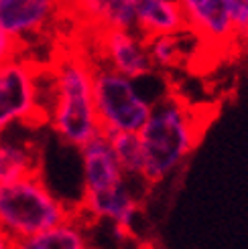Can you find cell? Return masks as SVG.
Here are the masks:
<instances>
[{
    "label": "cell",
    "mask_w": 248,
    "mask_h": 249,
    "mask_svg": "<svg viewBox=\"0 0 248 249\" xmlns=\"http://www.w3.org/2000/svg\"><path fill=\"white\" fill-rule=\"evenodd\" d=\"M202 114L177 93L157 97L143 128L141 140L143 168L141 180L146 186L163 182L197 148L204 134Z\"/></svg>",
    "instance_id": "6da1fadb"
},
{
    "label": "cell",
    "mask_w": 248,
    "mask_h": 249,
    "mask_svg": "<svg viewBox=\"0 0 248 249\" xmlns=\"http://www.w3.org/2000/svg\"><path fill=\"white\" fill-rule=\"evenodd\" d=\"M47 122L73 148L102 132L94 106V63L82 53H63L55 61Z\"/></svg>",
    "instance_id": "7a4b0ae2"
},
{
    "label": "cell",
    "mask_w": 248,
    "mask_h": 249,
    "mask_svg": "<svg viewBox=\"0 0 248 249\" xmlns=\"http://www.w3.org/2000/svg\"><path fill=\"white\" fill-rule=\"evenodd\" d=\"M73 213L47 189L41 174L0 184V229L15 241L51 229Z\"/></svg>",
    "instance_id": "3957f363"
},
{
    "label": "cell",
    "mask_w": 248,
    "mask_h": 249,
    "mask_svg": "<svg viewBox=\"0 0 248 249\" xmlns=\"http://www.w3.org/2000/svg\"><path fill=\"white\" fill-rule=\"evenodd\" d=\"M94 106L104 134L139 132L148 118L153 99L134 81L104 63H94Z\"/></svg>",
    "instance_id": "277c9868"
},
{
    "label": "cell",
    "mask_w": 248,
    "mask_h": 249,
    "mask_svg": "<svg viewBox=\"0 0 248 249\" xmlns=\"http://www.w3.org/2000/svg\"><path fill=\"white\" fill-rule=\"evenodd\" d=\"M15 122H47L39 104V67L21 55L0 65V130Z\"/></svg>",
    "instance_id": "5b68a950"
},
{
    "label": "cell",
    "mask_w": 248,
    "mask_h": 249,
    "mask_svg": "<svg viewBox=\"0 0 248 249\" xmlns=\"http://www.w3.org/2000/svg\"><path fill=\"white\" fill-rule=\"evenodd\" d=\"M98 53L102 63L134 81L151 77L155 73L146 39L134 29L98 31Z\"/></svg>",
    "instance_id": "8992f818"
},
{
    "label": "cell",
    "mask_w": 248,
    "mask_h": 249,
    "mask_svg": "<svg viewBox=\"0 0 248 249\" xmlns=\"http://www.w3.org/2000/svg\"><path fill=\"white\" fill-rule=\"evenodd\" d=\"M185 33L214 51L234 49V24L228 0H177Z\"/></svg>",
    "instance_id": "52a82bcc"
},
{
    "label": "cell",
    "mask_w": 248,
    "mask_h": 249,
    "mask_svg": "<svg viewBox=\"0 0 248 249\" xmlns=\"http://www.w3.org/2000/svg\"><path fill=\"white\" fill-rule=\"evenodd\" d=\"M63 2L65 0H0V29L24 47L55 22Z\"/></svg>",
    "instance_id": "ba28073f"
},
{
    "label": "cell",
    "mask_w": 248,
    "mask_h": 249,
    "mask_svg": "<svg viewBox=\"0 0 248 249\" xmlns=\"http://www.w3.org/2000/svg\"><path fill=\"white\" fill-rule=\"evenodd\" d=\"M78 211L94 219H106L112 223L114 229L130 235L136 217L141 213V198L130 186V178H126L112 189L100 193H83Z\"/></svg>",
    "instance_id": "9c48e42d"
},
{
    "label": "cell",
    "mask_w": 248,
    "mask_h": 249,
    "mask_svg": "<svg viewBox=\"0 0 248 249\" xmlns=\"http://www.w3.org/2000/svg\"><path fill=\"white\" fill-rule=\"evenodd\" d=\"M80 152L83 170V193H100L126 180L114 156L108 134H96L92 140L80 146Z\"/></svg>",
    "instance_id": "30bf717a"
},
{
    "label": "cell",
    "mask_w": 248,
    "mask_h": 249,
    "mask_svg": "<svg viewBox=\"0 0 248 249\" xmlns=\"http://www.w3.org/2000/svg\"><path fill=\"white\" fill-rule=\"evenodd\" d=\"M128 2L134 17V31H139L145 39L185 31L177 0H128Z\"/></svg>",
    "instance_id": "8fae6325"
},
{
    "label": "cell",
    "mask_w": 248,
    "mask_h": 249,
    "mask_svg": "<svg viewBox=\"0 0 248 249\" xmlns=\"http://www.w3.org/2000/svg\"><path fill=\"white\" fill-rule=\"evenodd\" d=\"M71 10L98 31L134 29V17L128 0H65Z\"/></svg>",
    "instance_id": "7c38bea8"
},
{
    "label": "cell",
    "mask_w": 248,
    "mask_h": 249,
    "mask_svg": "<svg viewBox=\"0 0 248 249\" xmlns=\"http://www.w3.org/2000/svg\"><path fill=\"white\" fill-rule=\"evenodd\" d=\"M12 249H88L80 211L51 229L12 241Z\"/></svg>",
    "instance_id": "4fadbf2b"
},
{
    "label": "cell",
    "mask_w": 248,
    "mask_h": 249,
    "mask_svg": "<svg viewBox=\"0 0 248 249\" xmlns=\"http://www.w3.org/2000/svg\"><path fill=\"white\" fill-rule=\"evenodd\" d=\"M39 174V152L31 144L0 142V184Z\"/></svg>",
    "instance_id": "5bb4252c"
},
{
    "label": "cell",
    "mask_w": 248,
    "mask_h": 249,
    "mask_svg": "<svg viewBox=\"0 0 248 249\" xmlns=\"http://www.w3.org/2000/svg\"><path fill=\"white\" fill-rule=\"evenodd\" d=\"M183 33L157 35V36L146 39L148 55H151L155 71H169V69H175L183 63V59H185Z\"/></svg>",
    "instance_id": "9a60e30c"
},
{
    "label": "cell",
    "mask_w": 248,
    "mask_h": 249,
    "mask_svg": "<svg viewBox=\"0 0 248 249\" xmlns=\"http://www.w3.org/2000/svg\"><path fill=\"white\" fill-rule=\"evenodd\" d=\"M108 138H110L114 156L124 172V177L130 180H141L143 152H141L139 134L136 132H116V134H110Z\"/></svg>",
    "instance_id": "2e32d148"
},
{
    "label": "cell",
    "mask_w": 248,
    "mask_h": 249,
    "mask_svg": "<svg viewBox=\"0 0 248 249\" xmlns=\"http://www.w3.org/2000/svg\"><path fill=\"white\" fill-rule=\"evenodd\" d=\"M236 49H248V0H228Z\"/></svg>",
    "instance_id": "e0dca14e"
},
{
    "label": "cell",
    "mask_w": 248,
    "mask_h": 249,
    "mask_svg": "<svg viewBox=\"0 0 248 249\" xmlns=\"http://www.w3.org/2000/svg\"><path fill=\"white\" fill-rule=\"evenodd\" d=\"M21 51H22V45L17 43L10 35H6V31L0 29V65L6 63V61H10V59L19 57Z\"/></svg>",
    "instance_id": "ac0fdd59"
},
{
    "label": "cell",
    "mask_w": 248,
    "mask_h": 249,
    "mask_svg": "<svg viewBox=\"0 0 248 249\" xmlns=\"http://www.w3.org/2000/svg\"><path fill=\"white\" fill-rule=\"evenodd\" d=\"M12 241L15 239H10L8 235L0 229V249H12Z\"/></svg>",
    "instance_id": "d6986e66"
},
{
    "label": "cell",
    "mask_w": 248,
    "mask_h": 249,
    "mask_svg": "<svg viewBox=\"0 0 248 249\" xmlns=\"http://www.w3.org/2000/svg\"><path fill=\"white\" fill-rule=\"evenodd\" d=\"M0 132H2V130H0Z\"/></svg>",
    "instance_id": "ffe728a7"
}]
</instances>
